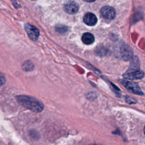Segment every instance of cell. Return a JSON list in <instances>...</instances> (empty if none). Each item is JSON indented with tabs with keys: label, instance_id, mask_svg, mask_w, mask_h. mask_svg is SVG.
<instances>
[{
	"label": "cell",
	"instance_id": "ba28073f",
	"mask_svg": "<svg viewBox=\"0 0 145 145\" xmlns=\"http://www.w3.org/2000/svg\"><path fill=\"white\" fill-rule=\"evenodd\" d=\"M97 18L95 14L91 12H88L84 16L83 21L88 25L93 26L97 23Z\"/></svg>",
	"mask_w": 145,
	"mask_h": 145
},
{
	"label": "cell",
	"instance_id": "52a82bcc",
	"mask_svg": "<svg viewBox=\"0 0 145 145\" xmlns=\"http://www.w3.org/2000/svg\"><path fill=\"white\" fill-rule=\"evenodd\" d=\"M65 11L70 14H74L77 12L79 10V6L74 1H71L67 3L64 6Z\"/></svg>",
	"mask_w": 145,
	"mask_h": 145
},
{
	"label": "cell",
	"instance_id": "30bf717a",
	"mask_svg": "<svg viewBox=\"0 0 145 145\" xmlns=\"http://www.w3.org/2000/svg\"><path fill=\"white\" fill-rule=\"evenodd\" d=\"M22 67L25 71H31L33 69V65L31 62L28 61L23 63Z\"/></svg>",
	"mask_w": 145,
	"mask_h": 145
},
{
	"label": "cell",
	"instance_id": "7a4b0ae2",
	"mask_svg": "<svg viewBox=\"0 0 145 145\" xmlns=\"http://www.w3.org/2000/svg\"><path fill=\"white\" fill-rule=\"evenodd\" d=\"M121 82L129 91L134 94L139 95H144V93L142 92V91L141 90L140 88L139 87V85L137 83L126 80H122L121 81Z\"/></svg>",
	"mask_w": 145,
	"mask_h": 145
},
{
	"label": "cell",
	"instance_id": "4fadbf2b",
	"mask_svg": "<svg viewBox=\"0 0 145 145\" xmlns=\"http://www.w3.org/2000/svg\"><path fill=\"white\" fill-rule=\"evenodd\" d=\"M84 1H86V2H92L95 1V0H84Z\"/></svg>",
	"mask_w": 145,
	"mask_h": 145
},
{
	"label": "cell",
	"instance_id": "8992f818",
	"mask_svg": "<svg viewBox=\"0 0 145 145\" xmlns=\"http://www.w3.org/2000/svg\"><path fill=\"white\" fill-rule=\"evenodd\" d=\"M120 53L124 60H129L132 58L133 51L130 47L126 44L122 45L120 48Z\"/></svg>",
	"mask_w": 145,
	"mask_h": 145
},
{
	"label": "cell",
	"instance_id": "9c48e42d",
	"mask_svg": "<svg viewBox=\"0 0 145 145\" xmlns=\"http://www.w3.org/2000/svg\"><path fill=\"white\" fill-rule=\"evenodd\" d=\"M82 40L84 44L90 45L92 44L95 41L93 35L89 32L84 33L82 37Z\"/></svg>",
	"mask_w": 145,
	"mask_h": 145
},
{
	"label": "cell",
	"instance_id": "277c9868",
	"mask_svg": "<svg viewBox=\"0 0 145 145\" xmlns=\"http://www.w3.org/2000/svg\"><path fill=\"white\" fill-rule=\"evenodd\" d=\"M100 13L105 19L112 20L116 16V11L114 8L110 6H106L101 8Z\"/></svg>",
	"mask_w": 145,
	"mask_h": 145
},
{
	"label": "cell",
	"instance_id": "7c38bea8",
	"mask_svg": "<svg viewBox=\"0 0 145 145\" xmlns=\"http://www.w3.org/2000/svg\"><path fill=\"white\" fill-rule=\"evenodd\" d=\"M5 82L6 79L4 75L2 73L0 72V86H2L3 84H4Z\"/></svg>",
	"mask_w": 145,
	"mask_h": 145
},
{
	"label": "cell",
	"instance_id": "5bb4252c",
	"mask_svg": "<svg viewBox=\"0 0 145 145\" xmlns=\"http://www.w3.org/2000/svg\"><path fill=\"white\" fill-rule=\"evenodd\" d=\"M89 145H101V144H96V143H93V144H91Z\"/></svg>",
	"mask_w": 145,
	"mask_h": 145
},
{
	"label": "cell",
	"instance_id": "3957f363",
	"mask_svg": "<svg viewBox=\"0 0 145 145\" xmlns=\"http://www.w3.org/2000/svg\"><path fill=\"white\" fill-rule=\"evenodd\" d=\"M24 29L30 39L33 41H36L38 39L40 32L36 27L29 23H26L24 25Z\"/></svg>",
	"mask_w": 145,
	"mask_h": 145
},
{
	"label": "cell",
	"instance_id": "6da1fadb",
	"mask_svg": "<svg viewBox=\"0 0 145 145\" xmlns=\"http://www.w3.org/2000/svg\"><path fill=\"white\" fill-rule=\"evenodd\" d=\"M18 103L24 107L34 112H41L43 110V104L37 99L27 95H19L16 96Z\"/></svg>",
	"mask_w": 145,
	"mask_h": 145
},
{
	"label": "cell",
	"instance_id": "8fae6325",
	"mask_svg": "<svg viewBox=\"0 0 145 145\" xmlns=\"http://www.w3.org/2000/svg\"><path fill=\"white\" fill-rule=\"evenodd\" d=\"M56 31L59 33H63L67 31V27L65 25H58L56 27Z\"/></svg>",
	"mask_w": 145,
	"mask_h": 145
},
{
	"label": "cell",
	"instance_id": "5b68a950",
	"mask_svg": "<svg viewBox=\"0 0 145 145\" xmlns=\"http://www.w3.org/2000/svg\"><path fill=\"white\" fill-rule=\"evenodd\" d=\"M123 76L124 78L127 79H140L144 77V72L138 70H128L127 72H125Z\"/></svg>",
	"mask_w": 145,
	"mask_h": 145
}]
</instances>
